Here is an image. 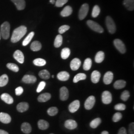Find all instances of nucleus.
Instances as JSON below:
<instances>
[{"instance_id":"obj_41","label":"nucleus","mask_w":134,"mask_h":134,"mask_svg":"<svg viewBox=\"0 0 134 134\" xmlns=\"http://www.w3.org/2000/svg\"><path fill=\"white\" fill-rule=\"evenodd\" d=\"M58 112V109L56 107H52L48 109L47 113L50 116H53L56 115Z\"/></svg>"},{"instance_id":"obj_48","label":"nucleus","mask_w":134,"mask_h":134,"mask_svg":"<svg viewBox=\"0 0 134 134\" xmlns=\"http://www.w3.org/2000/svg\"><path fill=\"white\" fill-rule=\"evenodd\" d=\"M15 92L16 96H20L24 92V89L21 86H19L15 89Z\"/></svg>"},{"instance_id":"obj_19","label":"nucleus","mask_w":134,"mask_h":134,"mask_svg":"<svg viewBox=\"0 0 134 134\" xmlns=\"http://www.w3.org/2000/svg\"><path fill=\"white\" fill-rule=\"evenodd\" d=\"M1 98L2 100L4 101L6 103L9 104H12L14 102L13 98L8 93H5L2 94L1 96Z\"/></svg>"},{"instance_id":"obj_32","label":"nucleus","mask_w":134,"mask_h":134,"mask_svg":"<svg viewBox=\"0 0 134 134\" xmlns=\"http://www.w3.org/2000/svg\"><path fill=\"white\" fill-rule=\"evenodd\" d=\"M9 81V77L6 74H4L0 77V87L5 86Z\"/></svg>"},{"instance_id":"obj_47","label":"nucleus","mask_w":134,"mask_h":134,"mask_svg":"<svg viewBox=\"0 0 134 134\" xmlns=\"http://www.w3.org/2000/svg\"><path fill=\"white\" fill-rule=\"evenodd\" d=\"M115 109L119 111H123L126 109V105L122 103H119L115 106Z\"/></svg>"},{"instance_id":"obj_56","label":"nucleus","mask_w":134,"mask_h":134,"mask_svg":"<svg viewBox=\"0 0 134 134\" xmlns=\"http://www.w3.org/2000/svg\"></svg>"},{"instance_id":"obj_20","label":"nucleus","mask_w":134,"mask_h":134,"mask_svg":"<svg viewBox=\"0 0 134 134\" xmlns=\"http://www.w3.org/2000/svg\"><path fill=\"white\" fill-rule=\"evenodd\" d=\"M70 77V75L68 72L62 71L58 73L57 78L61 81H67Z\"/></svg>"},{"instance_id":"obj_52","label":"nucleus","mask_w":134,"mask_h":134,"mask_svg":"<svg viewBox=\"0 0 134 134\" xmlns=\"http://www.w3.org/2000/svg\"><path fill=\"white\" fill-rule=\"evenodd\" d=\"M101 134H109V133H108V132L107 131H103Z\"/></svg>"},{"instance_id":"obj_8","label":"nucleus","mask_w":134,"mask_h":134,"mask_svg":"<svg viewBox=\"0 0 134 134\" xmlns=\"http://www.w3.org/2000/svg\"><path fill=\"white\" fill-rule=\"evenodd\" d=\"M112 100L111 93L109 91H104L102 94V101L104 104H110Z\"/></svg>"},{"instance_id":"obj_45","label":"nucleus","mask_w":134,"mask_h":134,"mask_svg":"<svg viewBox=\"0 0 134 134\" xmlns=\"http://www.w3.org/2000/svg\"><path fill=\"white\" fill-rule=\"evenodd\" d=\"M68 0H57L55 2V5L57 7H62L68 2Z\"/></svg>"},{"instance_id":"obj_55","label":"nucleus","mask_w":134,"mask_h":134,"mask_svg":"<svg viewBox=\"0 0 134 134\" xmlns=\"http://www.w3.org/2000/svg\"><path fill=\"white\" fill-rule=\"evenodd\" d=\"M52 77H54V76H52Z\"/></svg>"},{"instance_id":"obj_30","label":"nucleus","mask_w":134,"mask_h":134,"mask_svg":"<svg viewBox=\"0 0 134 134\" xmlns=\"http://www.w3.org/2000/svg\"><path fill=\"white\" fill-rule=\"evenodd\" d=\"M63 43V37L61 34H59L56 37L54 41V46L56 48L60 47Z\"/></svg>"},{"instance_id":"obj_10","label":"nucleus","mask_w":134,"mask_h":134,"mask_svg":"<svg viewBox=\"0 0 134 134\" xmlns=\"http://www.w3.org/2000/svg\"><path fill=\"white\" fill-rule=\"evenodd\" d=\"M69 97V91L67 87L63 86L60 90V98L61 100L65 101Z\"/></svg>"},{"instance_id":"obj_28","label":"nucleus","mask_w":134,"mask_h":134,"mask_svg":"<svg viewBox=\"0 0 134 134\" xmlns=\"http://www.w3.org/2000/svg\"><path fill=\"white\" fill-rule=\"evenodd\" d=\"M38 126L40 130H46L48 129L49 124L48 122L44 120H40L38 122Z\"/></svg>"},{"instance_id":"obj_26","label":"nucleus","mask_w":134,"mask_h":134,"mask_svg":"<svg viewBox=\"0 0 134 134\" xmlns=\"http://www.w3.org/2000/svg\"><path fill=\"white\" fill-rule=\"evenodd\" d=\"M42 48V45L38 41H34L30 45V49L33 51H38Z\"/></svg>"},{"instance_id":"obj_31","label":"nucleus","mask_w":134,"mask_h":134,"mask_svg":"<svg viewBox=\"0 0 134 134\" xmlns=\"http://www.w3.org/2000/svg\"><path fill=\"white\" fill-rule=\"evenodd\" d=\"M39 76L44 80H48L50 77V74L47 70H43L39 72Z\"/></svg>"},{"instance_id":"obj_46","label":"nucleus","mask_w":134,"mask_h":134,"mask_svg":"<svg viewBox=\"0 0 134 134\" xmlns=\"http://www.w3.org/2000/svg\"><path fill=\"white\" fill-rule=\"evenodd\" d=\"M45 86H46V82L45 81H41L39 83V84L38 87H37V88L36 90V91L37 92H41L45 88Z\"/></svg>"},{"instance_id":"obj_25","label":"nucleus","mask_w":134,"mask_h":134,"mask_svg":"<svg viewBox=\"0 0 134 134\" xmlns=\"http://www.w3.org/2000/svg\"><path fill=\"white\" fill-rule=\"evenodd\" d=\"M123 5L129 10H133L134 9V0H124Z\"/></svg>"},{"instance_id":"obj_7","label":"nucleus","mask_w":134,"mask_h":134,"mask_svg":"<svg viewBox=\"0 0 134 134\" xmlns=\"http://www.w3.org/2000/svg\"><path fill=\"white\" fill-rule=\"evenodd\" d=\"M96 98L93 96H90L88 97L85 103V107L86 110H90L93 108L95 104Z\"/></svg>"},{"instance_id":"obj_2","label":"nucleus","mask_w":134,"mask_h":134,"mask_svg":"<svg viewBox=\"0 0 134 134\" xmlns=\"http://www.w3.org/2000/svg\"><path fill=\"white\" fill-rule=\"evenodd\" d=\"M1 37L4 39H8L10 35V24L8 22L5 21L1 25Z\"/></svg>"},{"instance_id":"obj_40","label":"nucleus","mask_w":134,"mask_h":134,"mask_svg":"<svg viewBox=\"0 0 134 134\" xmlns=\"http://www.w3.org/2000/svg\"><path fill=\"white\" fill-rule=\"evenodd\" d=\"M7 67L11 71L14 72H19V68L14 63H8L7 64Z\"/></svg>"},{"instance_id":"obj_35","label":"nucleus","mask_w":134,"mask_h":134,"mask_svg":"<svg viewBox=\"0 0 134 134\" xmlns=\"http://www.w3.org/2000/svg\"><path fill=\"white\" fill-rule=\"evenodd\" d=\"M70 53H71V51L69 48H63L61 53V57L63 59H66L70 56Z\"/></svg>"},{"instance_id":"obj_27","label":"nucleus","mask_w":134,"mask_h":134,"mask_svg":"<svg viewBox=\"0 0 134 134\" xmlns=\"http://www.w3.org/2000/svg\"><path fill=\"white\" fill-rule=\"evenodd\" d=\"M104 53L102 51H99L96 54L95 57V61L97 63L102 62L104 59Z\"/></svg>"},{"instance_id":"obj_50","label":"nucleus","mask_w":134,"mask_h":134,"mask_svg":"<svg viewBox=\"0 0 134 134\" xmlns=\"http://www.w3.org/2000/svg\"><path fill=\"white\" fill-rule=\"evenodd\" d=\"M118 134H127V131H126V130L125 128L122 127V128H121L119 130Z\"/></svg>"},{"instance_id":"obj_17","label":"nucleus","mask_w":134,"mask_h":134,"mask_svg":"<svg viewBox=\"0 0 134 134\" xmlns=\"http://www.w3.org/2000/svg\"><path fill=\"white\" fill-rule=\"evenodd\" d=\"M0 121L5 124H8L11 121V117L7 113H0Z\"/></svg>"},{"instance_id":"obj_6","label":"nucleus","mask_w":134,"mask_h":134,"mask_svg":"<svg viewBox=\"0 0 134 134\" xmlns=\"http://www.w3.org/2000/svg\"><path fill=\"white\" fill-rule=\"evenodd\" d=\"M114 44L115 47L122 54H124L126 51V48L124 44L119 39H116L114 40Z\"/></svg>"},{"instance_id":"obj_21","label":"nucleus","mask_w":134,"mask_h":134,"mask_svg":"<svg viewBox=\"0 0 134 134\" xmlns=\"http://www.w3.org/2000/svg\"><path fill=\"white\" fill-rule=\"evenodd\" d=\"M72 7L70 5H67L64 8L60 14L63 17H67L72 14Z\"/></svg>"},{"instance_id":"obj_9","label":"nucleus","mask_w":134,"mask_h":134,"mask_svg":"<svg viewBox=\"0 0 134 134\" xmlns=\"http://www.w3.org/2000/svg\"><path fill=\"white\" fill-rule=\"evenodd\" d=\"M13 56L14 59L19 63L23 64L24 63V55L21 51L19 50L15 51L14 53Z\"/></svg>"},{"instance_id":"obj_11","label":"nucleus","mask_w":134,"mask_h":134,"mask_svg":"<svg viewBox=\"0 0 134 134\" xmlns=\"http://www.w3.org/2000/svg\"><path fill=\"white\" fill-rule=\"evenodd\" d=\"M80 106L79 100L74 101L69 106V110L71 113H75L78 110Z\"/></svg>"},{"instance_id":"obj_1","label":"nucleus","mask_w":134,"mask_h":134,"mask_svg":"<svg viewBox=\"0 0 134 134\" xmlns=\"http://www.w3.org/2000/svg\"><path fill=\"white\" fill-rule=\"evenodd\" d=\"M27 32V28L24 25L20 26L19 27L15 29L11 37V41L13 43L18 42L22 38Z\"/></svg>"},{"instance_id":"obj_14","label":"nucleus","mask_w":134,"mask_h":134,"mask_svg":"<svg viewBox=\"0 0 134 134\" xmlns=\"http://www.w3.org/2000/svg\"><path fill=\"white\" fill-rule=\"evenodd\" d=\"M113 79V74L111 72H106L103 77V82L105 85H109Z\"/></svg>"},{"instance_id":"obj_23","label":"nucleus","mask_w":134,"mask_h":134,"mask_svg":"<svg viewBox=\"0 0 134 134\" xmlns=\"http://www.w3.org/2000/svg\"><path fill=\"white\" fill-rule=\"evenodd\" d=\"M21 130L25 134H29L31 132V125L27 122H24L21 126Z\"/></svg>"},{"instance_id":"obj_13","label":"nucleus","mask_w":134,"mask_h":134,"mask_svg":"<svg viewBox=\"0 0 134 134\" xmlns=\"http://www.w3.org/2000/svg\"><path fill=\"white\" fill-rule=\"evenodd\" d=\"M36 81V77L32 75H26L22 79V81L25 83H34Z\"/></svg>"},{"instance_id":"obj_3","label":"nucleus","mask_w":134,"mask_h":134,"mask_svg":"<svg viewBox=\"0 0 134 134\" xmlns=\"http://www.w3.org/2000/svg\"><path fill=\"white\" fill-rule=\"evenodd\" d=\"M106 25L108 31L110 34L115 33L116 30V25L114 20L109 16H107L106 18Z\"/></svg>"},{"instance_id":"obj_22","label":"nucleus","mask_w":134,"mask_h":134,"mask_svg":"<svg viewBox=\"0 0 134 134\" xmlns=\"http://www.w3.org/2000/svg\"><path fill=\"white\" fill-rule=\"evenodd\" d=\"M100 77V73L99 72L97 71H94L91 74V81L94 83H96L99 81Z\"/></svg>"},{"instance_id":"obj_37","label":"nucleus","mask_w":134,"mask_h":134,"mask_svg":"<svg viewBox=\"0 0 134 134\" xmlns=\"http://www.w3.org/2000/svg\"><path fill=\"white\" fill-rule=\"evenodd\" d=\"M33 63L35 66H40V67L43 66L45 65L46 64V61L42 58L36 59L33 61Z\"/></svg>"},{"instance_id":"obj_51","label":"nucleus","mask_w":134,"mask_h":134,"mask_svg":"<svg viewBox=\"0 0 134 134\" xmlns=\"http://www.w3.org/2000/svg\"><path fill=\"white\" fill-rule=\"evenodd\" d=\"M0 134H9V133L3 130H0Z\"/></svg>"},{"instance_id":"obj_53","label":"nucleus","mask_w":134,"mask_h":134,"mask_svg":"<svg viewBox=\"0 0 134 134\" xmlns=\"http://www.w3.org/2000/svg\"><path fill=\"white\" fill-rule=\"evenodd\" d=\"M50 2L51 4H55L56 1H55V0H50Z\"/></svg>"},{"instance_id":"obj_38","label":"nucleus","mask_w":134,"mask_h":134,"mask_svg":"<svg viewBox=\"0 0 134 134\" xmlns=\"http://www.w3.org/2000/svg\"><path fill=\"white\" fill-rule=\"evenodd\" d=\"M100 8L99 7L98 5H96L94 6L92 11V14L91 15L93 18H96V17H97L98 16V15L100 14Z\"/></svg>"},{"instance_id":"obj_5","label":"nucleus","mask_w":134,"mask_h":134,"mask_svg":"<svg viewBox=\"0 0 134 134\" xmlns=\"http://www.w3.org/2000/svg\"><path fill=\"white\" fill-rule=\"evenodd\" d=\"M88 10L89 6L87 4H84L82 5L79 13V18L80 20H82L86 17Z\"/></svg>"},{"instance_id":"obj_39","label":"nucleus","mask_w":134,"mask_h":134,"mask_svg":"<svg viewBox=\"0 0 134 134\" xmlns=\"http://www.w3.org/2000/svg\"><path fill=\"white\" fill-rule=\"evenodd\" d=\"M101 120L99 118H96L95 119L92 120L90 123V126L92 128H97L101 123Z\"/></svg>"},{"instance_id":"obj_24","label":"nucleus","mask_w":134,"mask_h":134,"mask_svg":"<svg viewBox=\"0 0 134 134\" xmlns=\"http://www.w3.org/2000/svg\"><path fill=\"white\" fill-rule=\"evenodd\" d=\"M51 97V96L49 93H44L40 94L38 97V100L40 102H45L49 100Z\"/></svg>"},{"instance_id":"obj_16","label":"nucleus","mask_w":134,"mask_h":134,"mask_svg":"<svg viewBox=\"0 0 134 134\" xmlns=\"http://www.w3.org/2000/svg\"><path fill=\"white\" fill-rule=\"evenodd\" d=\"M15 5L18 10H24L25 8V2L24 0H11Z\"/></svg>"},{"instance_id":"obj_15","label":"nucleus","mask_w":134,"mask_h":134,"mask_svg":"<svg viewBox=\"0 0 134 134\" xmlns=\"http://www.w3.org/2000/svg\"><path fill=\"white\" fill-rule=\"evenodd\" d=\"M77 123L74 120H68L65 122V127L70 130H73L76 129L77 127Z\"/></svg>"},{"instance_id":"obj_54","label":"nucleus","mask_w":134,"mask_h":134,"mask_svg":"<svg viewBox=\"0 0 134 134\" xmlns=\"http://www.w3.org/2000/svg\"><path fill=\"white\" fill-rule=\"evenodd\" d=\"M1 31H0V40H1Z\"/></svg>"},{"instance_id":"obj_42","label":"nucleus","mask_w":134,"mask_h":134,"mask_svg":"<svg viewBox=\"0 0 134 134\" xmlns=\"http://www.w3.org/2000/svg\"><path fill=\"white\" fill-rule=\"evenodd\" d=\"M130 97V93L128 91H123L121 96V99L122 100L126 101Z\"/></svg>"},{"instance_id":"obj_12","label":"nucleus","mask_w":134,"mask_h":134,"mask_svg":"<svg viewBox=\"0 0 134 134\" xmlns=\"http://www.w3.org/2000/svg\"><path fill=\"white\" fill-rule=\"evenodd\" d=\"M81 65V61L78 58L74 59L70 64L71 69L72 71H76L79 69Z\"/></svg>"},{"instance_id":"obj_33","label":"nucleus","mask_w":134,"mask_h":134,"mask_svg":"<svg viewBox=\"0 0 134 134\" xmlns=\"http://www.w3.org/2000/svg\"><path fill=\"white\" fill-rule=\"evenodd\" d=\"M86 78V74L83 73H79L77 74L75 77H74L73 81L75 83H77L78 81L81 80H85Z\"/></svg>"},{"instance_id":"obj_18","label":"nucleus","mask_w":134,"mask_h":134,"mask_svg":"<svg viewBox=\"0 0 134 134\" xmlns=\"http://www.w3.org/2000/svg\"><path fill=\"white\" fill-rule=\"evenodd\" d=\"M29 108V104L26 102H22L19 103L16 106V109L19 112H24Z\"/></svg>"},{"instance_id":"obj_4","label":"nucleus","mask_w":134,"mask_h":134,"mask_svg":"<svg viewBox=\"0 0 134 134\" xmlns=\"http://www.w3.org/2000/svg\"><path fill=\"white\" fill-rule=\"evenodd\" d=\"M87 24L92 30H93L94 31L98 33H102L103 32V28L99 24L94 21H92L91 20H87Z\"/></svg>"},{"instance_id":"obj_36","label":"nucleus","mask_w":134,"mask_h":134,"mask_svg":"<svg viewBox=\"0 0 134 134\" xmlns=\"http://www.w3.org/2000/svg\"><path fill=\"white\" fill-rule=\"evenodd\" d=\"M91 66H92V61L91 59L88 58H86L83 64V69L85 71H88L90 70V69L91 68Z\"/></svg>"},{"instance_id":"obj_49","label":"nucleus","mask_w":134,"mask_h":134,"mask_svg":"<svg viewBox=\"0 0 134 134\" xmlns=\"http://www.w3.org/2000/svg\"><path fill=\"white\" fill-rule=\"evenodd\" d=\"M129 130V134H134V123H132L130 125Z\"/></svg>"},{"instance_id":"obj_34","label":"nucleus","mask_w":134,"mask_h":134,"mask_svg":"<svg viewBox=\"0 0 134 134\" xmlns=\"http://www.w3.org/2000/svg\"><path fill=\"white\" fill-rule=\"evenodd\" d=\"M34 35V32H31L29 34V35L26 36V37L24 39V40L23 42V45L25 46L27 45H28L32 39L33 38Z\"/></svg>"},{"instance_id":"obj_43","label":"nucleus","mask_w":134,"mask_h":134,"mask_svg":"<svg viewBox=\"0 0 134 134\" xmlns=\"http://www.w3.org/2000/svg\"><path fill=\"white\" fill-rule=\"evenodd\" d=\"M122 118V115L121 113L119 112H117L114 114L113 115V118H112V120L114 122H117L119 121Z\"/></svg>"},{"instance_id":"obj_29","label":"nucleus","mask_w":134,"mask_h":134,"mask_svg":"<svg viewBox=\"0 0 134 134\" xmlns=\"http://www.w3.org/2000/svg\"><path fill=\"white\" fill-rule=\"evenodd\" d=\"M126 82L123 80H118L115 81L114 84V87L115 89L119 90L124 88L126 86Z\"/></svg>"},{"instance_id":"obj_44","label":"nucleus","mask_w":134,"mask_h":134,"mask_svg":"<svg viewBox=\"0 0 134 134\" xmlns=\"http://www.w3.org/2000/svg\"><path fill=\"white\" fill-rule=\"evenodd\" d=\"M70 29V26L67 25H64L61 26L59 29V32L60 34H63L65 33L67 30Z\"/></svg>"}]
</instances>
